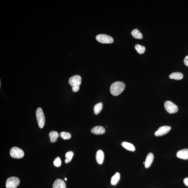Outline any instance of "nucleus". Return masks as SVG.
<instances>
[{
    "label": "nucleus",
    "mask_w": 188,
    "mask_h": 188,
    "mask_svg": "<svg viewBox=\"0 0 188 188\" xmlns=\"http://www.w3.org/2000/svg\"><path fill=\"white\" fill-rule=\"evenodd\" d=\"M125 84L123 82L117 81L112 84L110 87V92L114 96H118L124 90Z\"/></svg>",
    "instance_id": "f257e3e1"
},
{
    "label": "nucleus",
    "mask_w": 188,
    "mask_h": 188,
    "mask_svg": "<svg viewBox=\"0 0 188 188\" xmlns=\"http://www.w3.org/2000/svg\"><path fill=\"white\" fill-rule=\"evenodd\" d=\"M81 83V77L78 75L73 76L69 79V83L72 87V91L74 92L78 91Z\"/></svg>",
    "instance_id": "f03ea898"
},
{
    "label": "nucleus",
    "mask_w": 188,
    "mask_h": 188,
    "mask_svg": "<svg viewBox=\"0 0 188 188\" xmlns=\"http://www.w3.org/2000/svg\"><path fill=\"white\" fill-rule=\"evenodd\" d=\"M36 116L39 127L42 128L45 124V118L42 108H39L36 111Z\"/></svg>",
    "instance_id": "7ed1b4c3"
},
{
    "label": "nucleus",
    "mask_w": 188,
    "mask_h": 188,
    "mask_svg": "<svg viewBox=\"0 0 188 188\" xmlns=\"http://www.w3.org/2000/svg\"><path fill=\"white\" fill-rule=\"evenodd\" d=\"M20 180L19 178L12 177L8 178L6 181V188H16L19 186Z\"/></svg>",
    "instance_id": "20e7f679"
},
{
    "label": "nucleus",
    "mask_w": 188,
    "mask_h": 188,
    "mask_svg": "<svg viewBox=\"0 0 188 188\" xmlns=\"http://www.w3.org/2000/svg\"><path fill=\"white\" fill-rule=\"evenodd\" d=\"M98 42L103 44H110L114 42V39L111 36L106 34H99L96 37Z\"/></svg>",
    "instance_id": "39448f33"
},
{
    "label": "nucleus",
    "mask_w": 188,
    "mask_h": 188,
    "mask_svg": "<svg viewBox=\"0 0 188 188\" xmlns=\"http://www.w3.org/2000/svg\"><path fill=\"white\" fill-rule=\"evenodd\" d=\"M10 154L11 157L16 159H20L24 156V151L23 150L16 147L11 148L10 151Z\"/></svg>",
    "instance_id": "423d86ee"
},
{
    "label": "nucleus",
    "mask_w": 188,
    "mask_h": 188,
    "mask_svg": "<svg viewBox=\"0 0 188 188\" xmlns=\"http://www.w3.org/2000/svg\"><path fill=\"white\" fill-rule=\"evenodd\" d=\"M164 107L166 111L170 114L177 113L178 111V107L172 102L167 101L165 102Z\"/></svg>",
    "instance_id": "0eeeda50"
},
{
    "label": "nucleus",
    "mask_w": 188,
    "mask_h": 188,
    "mask_svg": "<svg viewBox=\"0 0 188 188\" xmlns=\"http://www.w3.org/2000/svg\"><path fill=\"white\" fill-rule=\"evenodd\" d=\"M171 129V127L167 125L161 126L155 132L154 135L157 137L164 136L169 133Z\"/></svg>",
    "instance_id": "6e6552de"
},
{
    "label": "nucleus",
    "mask_w": 188,
    "mask_h": 188,
    "mask_svg": "<svg viewBox=\"0 0 188 188\" xmlns=\"http://www.w3.org/2000/svg\"><path fill=\"white\" fill-rule=\"evenodd\" d=\"M177 157L184 160L188 159V149L185 148L179 150L176 154Z\"/></svg>",
    "instance_id": "1a4fd4ad"
},
{
    "label": "nucleus",
    "mask_w": 188,
    "mask_h": 188,
    "mask_svg": "<svg viewBox=\"0 0 188 188\" xmlns=\"http://www.w3.org/2000/svg\"><path fill=\"white\" fill-rule=\"evenodd\" d=\"M92 133L94 134L99 135L104 134L105 132V129L103 126H97L92 128L91 130Z\"/></svg>",
    "instance_id": "9d476101"
},
{
    "label": "nucleus",
    "mask_w": 188,
    "mask_h": 188,
    "mask_svg": "<svg viewBox=\"0 0 188 188\" xmlns=\"http://www.w3.org/2000/svg\"><path fill=\"white\" fill-rule=\"evenodd\" d=\"M154 155L152 153H149L146 157L145 161V166L146 168L150 167L154 160Z\"/></svg>",
    "instance_id": "9b49d317"
},
{
    "label": "nucleus",
    "mask_w": 188,
    "mask_h": 188,
    "mask_svg": "<svg viewBox=\"0 0 188 188\" xmlns=\"http://www.w3.org/2000/svg\"><path fill=\"white\" fill-rule=\"evenodd\" d=\"M96 159L97 162L99 164H103L104 159V154L101 150H98L97 151L96 155Z\"/></svg>",
    "instance_id": "f8f14e48"
},
{
    "label": "nucleus",
    "mask_w": 188,
    "mask_h": 188,
    "mask_svg": "<svg viewBox=\"0 0 188 188\" xmlns=\"http://www.w3.org/2000/svg\"><path fill=\"white\" fill-rule=\"evenodd\" d=\"M53 188H66V185L62 180L57 179L54 181Z\"/></svg>",
    "instance_id": "ddd939ff"
},
{
    "label": "nucleus",
    "mask_w": 188,
    "mask_h": 188,
    "mask_svg": "<svg viewBox=\"0 0 188 188\" xmlns=\"http://www.w3.org/2000/svg\"><path fill=\"white\" fill-rule=\"evenodd\" d=\"M169 77L171 79H174V80H181L183 77V75L182 73L179 72H174L171 73L169 75Z\"/></svg>",
    "instance_id": "4468645a"
},
{
    "label": "nucleus",
    "mask_w": 188,
    "mask_h": 188,
    "mask_svg": "<svg viewBox=\"0 0 188 188\" xmlns=\"http://www.w3.org/2000/svg\"><path fill=\"white\" fill-rule=\"evenodd\" d=\"M122 146L123 147L128 151H135V147L131 143L127 142H123L121 143Z\"/></svg>",
    "instance_id": "2eb2a0df"
},
{
    "label": "nucleus",
    "mask_w": 188,
    "mask_h": 188,
    "mask_svg": "<svg viewBox=\"0 0 188 188\" xmlns=\"http://www.w3.org/2000/svg\"><path fill=\"white\" fill-rule=\"evenodd\" d=\"M49 136L50 138V141L51 143L55 142L57 141L59 135L58 133L56 131H51L49 133Z\"/></svg>",
    "instance_id": "dca6fc26"
},
{
    "label": "nucleus",
    "mask_w": 188,
    "mask_h": 188,
    "mask_svg": "<svg viewBox=\"0 0 188 188\" xmlns=\"http://www.w3.org/2000/svg\"><path fill=\"white\" fill-rule=\"evenodd\" d=\"M131 34L134 38L137 39H141L143 37L142 34L137 29L133 30L132 31Z\"/></svg>",
    "instance_id": "f3484780"
},
{
    "label": "nucleus",
    "mask_w": 188,
    "mask_h": 188,
    "mask_svg": "<svg viewBox=\"0 0 188 188\" xmlns=\"http://www.w3.org/2000/svg\"><path fill=\"white\" fill-rule=\"evenodd\" d=\"M103 108V104L100 103L96 104L93 108V111L95 114L98 115L101 112Z\"/></svg>",
    "instance_id": "a211bd4d"
},
{
    "label": "nucleus",
    "mask_w": 188,
    "mask_h": 188,
    "mask_svg": "<svg viewBox=\"0 0 188 188\" xmlns=\"http://www.w3.org/2000/svg\"><path fill=\"white\" fill-rule=\"evenodd\" d=\"M120 173L117 172L114 175L112 176L111 180V184L112 185H114L118 182L120 179Z\"/></svg>",
    "instance_id": "6ab92c4d"
},
{
    "label": "nucleus",
    "mask_w": 188,
    "mask_h": 188,
    "mask_svg": "<svg viewBox=\"0 0 188 188\" xmlns=\"http://www.w3.org/2000/svg\"><path fill=\"white\" fill-rule=\"evenodd\" d=\"M74 156V153L72 151H69L66 153L65 155L66 159L65 163L68 164L71 161Z\"/></svg>",
    "instance_id": "aec40b11"
},
{
    "label": "nucleus",
    "mask_w": 188,
    "mask_h": 188,
    "mask_svg": "<svg viewBox=\"0 0 188 188\" xmlns=\"http://www.w3.org/2000/svg\"><path fill=\"white\" fill-rule=\"evenodd\" d=\"M135 48L139 54H142L144 53L145 51V47L144 46L140 45V44H136L135 46Z\"/></svg>",
    "instance_id": "412c9836"
},
{
    "label": "nucleus",
    "mask_w": 188,
    "mask_h": 188,
    "mask_svg": "<svg viewBox=\"0 0 188 188\" xmlns=\"http://www.w3.org/2000/svg\"><path fill=\"white\" fill-rule=\"evenodd\" d=\"M60 136L65 140L69 139L71 138V135L70 133L66 132H62L60 133Z\"/></svg>",
    "instance_id": "4be33fe9"
},
{
    "label": "nucleus",
    "mask_w": 188,
    "mask_h": 188,
    "mask_svg": "<svg viewBox=\"0 0 188 188\" xmlns=\"http://www.w3.org/2000/svg\"><path fill=\"white\" fill-rule=\"evenodd\" d=\"M54 165L57 167H59L62 164V162H61L60 158L58 157L56 158L53 161Z\"/></svg>",
    "instance_id": "5701e85b"
},
{
    "label": "nucleus",
    "mask_w": 188,
    "mask_h": 188,
    "mask_svg": "<svg viewBox=\"0 0 188 188\" xmlns=\"http://www.w3.org/2000/svg\"><path fill=\"white\" fill-rule=\"evenodd\" d=\"M185 65L188 67V55L186 56L184 59Z\"/></svg>",
    "instance_id": "b1692460"
},
{
    "label": "nucleus",
    "mask_w": 188,
    "mask_h": 188,
    "mask_svg": "<svg viewBox=\"0 0 188 188\" xmlns=\"http://www.w3.org/2000/svg\"><path fill=\"white\" fill-rule=\"evenodd\" d=\"M184 183L186 186H188V177L184 179Z\"/></svg>",
    "instance_id": "393cba45"
},
{
    "label": "nucleus",
    "mask_w": 188,
    "mask_h": 188,
    "mask_svg": "<svg viewBox=\"0 0 188 188\" xmlns=\"http://www.w3.org/2000/svg\"><path fill=\"white\" fill-rule=\"evenodd\" d=\"M67 178H66L65 179V180L66 181H67Z\"/></svg>",
    "instance_id": "a878e982"
}]
</instances>
